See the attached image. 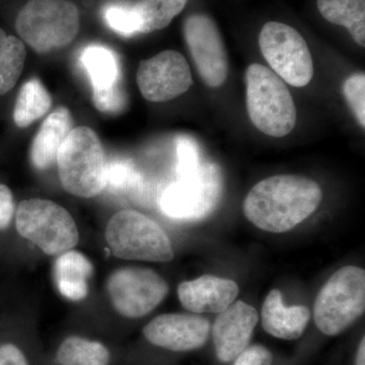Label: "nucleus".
<instances>
[{
  "label": "nucleus",
  "instance_id": "18",
  "mask_svg": "<svg viewBox=\"0 0 365 365\" xmlns=\"http://www.w3.org/2000/svg\"><path fill=\"white\" fill-rule=\"evenodd\" d=\"M93 271L85 255L71 250L60 254L54 265V279L60 294L74 302L86 299Z\"/></svg>",
  "mask_w": 365,
  "mask_h": 365
},
{
  "label": "nucleus",
  "instance_id": "28",
  "mask_svg": "<svg viewBox=\"0 0 365 365\" xmlns=\"http://www.w3.org/2000/svg\"><path fill=\"white\" fill-rule=\"evenodd\" d=\"M177 172L181 179L194 176L200 169L198 148L192 139L179 137L177 139Z\"/></svg>",
  "mask_w": 365,
  "mask_h": 365
},
{
  "label": "nucleus",
  "instance_id": "7",
  "mask_svg": "<svg viewBox=\"0 0 365 365\" xmlns=\"http://www.w3.org/2000/svg\"><path fill=\"white\" fill-rule=\"evenodd\" d=\"M19 234L49 256L71 251L78 245L76 223L66 208L45 199L21 201L16 215Z\"/></svg>",
  "mask_w": 365,
  "mask_h": 365
},
{
  "label": "nucleus",
  "instance_id": "16",
  "mask_svg": "<svg viewBox=\"0 0 365 365\" xmlns=\"http://www.w3.org/2000/svg\"><path fill=\"white\" fill-rule=\"evenodd\" d=\"M311 319V311L304 306L287 307L278 289L269 292L262 309V325L274 337L283 340L299 339Z\"/></svg>",
  "mask_w": 365,
  "mask_h": 365
},
{
  "label": "nucleus",
  "instance_id": "3",
  "mask_svg": "<svg viewBox=\"0 0 365 365\" xmlns=\"http://www.w3.org/2000/svg\"><path fill=\"white\" fill-rule=\"evenodd\" d=\"M247 110L257 129L271 137L287 136L297 124V108L284 81L262 64L246 72Z\"/></svg>",
  "mask_w": 365,
  "mask_h": 365
},
{
  "label": "nucleus",
  "instance_id": "5",
  "mask_svg": "<svg viewBox=\"0 0 365 365\" xmlns=\"http://www.w3.org/2000/svg\"><path fill=\"white\" fill-rule=\"evenodd\" d=\"M364 311V269L346 266L334 273L319 290L314 302V323L327 336L339 335Z\"/></svg>",
  "mask_w": 365,
  "mask_h": 365
},
{
  "label": "nucleus",
  "instance_id": "4",
  "mask_svg": "<svg viewBox=\"0 0 365 365\" xmlns=\"http://www.w3.org/2000/svg\"><path fill=\"white\" fill-rule=\"evenodd\" d=\"M81 14L69 0H29L16 20V30L36 52L62 49L78 36Z\"/></svg>",
  "mask_w": 365,
  "mask_h": 365
},
{
  "label": "nucleus",
  "instance_id": "2",
  "mask_svg": "<svg viewBox=\"0 0 365 365\" xmlns=\"http://www.w3.org/2000/svg\"><path fill=\"white\" fill-rule=\"evenodd\" d=\"M60 182L67 192L81 198H93L106 188L104 148L90 127L72 128L57 153Z\"/></svg>",
  "mask_w": 365,
  "mask_h": 365
},
{
  "label": "nucleus",
  "instance_id": "10",
  "mask_svg": "<svg viewBox=\"0 0 365 365\" xmlns=\"http://www.w3.org/2000/svg\"><path fill=\"white\" fill-rule=\"evenodd\" d=\"M108 294L114 309L129 319L151 313L169 294V285L151 269L125 267L110 275Z\"/></svg>",
  "mask_w": 365,
  "mask_h": 365
},
{
  "label": "nucleus",
  "instance_id": "12",
  "mask_svg": "<svg viewBox=\"0 0 365 365\" xmlns=\"http://www.w3.org/2000/svg\"><path fill=\"white\" fill-rule=\"evenodd\" d=\"M136 81L143 97L153 103L180 97L193 83L188 61L175 50H165L141 61Z\"/></svg>",
  "mask_w": 365,
  "mask_h": 365
},
{
  "label": "nucleus",
  "instance_id": "26",
  "mask_svg": "<svg viewBox=\"0 0 365 365\" xmlns=\"http://www.w3.org/2000/svg\"><path fill=\"white\" fill-rule=\"evenodd\" d=\"M139 176L130 163L115 160L107 163L106 172V188L109 187L114 191H128L136 186Z\"/></svg>",
  "mask_w": 365,
  "mask_h": 365
},
{
  "label": "nucleus",
  "instance_id": "24",
  "mask_svg": "<svg viewBox=\"0 0 365 365\" xmlns=\"http://www.w3.org/2000/svg\"><path fill=\"white\" fill-rule=\"evenodd\" d=\"M188 0H140L134 6L139 33L163 30L182 13Z\"/></svg>",
  "mask_w": 365,
  "mask_h": 365
},
{
  "label": "nucleus",
  "instance_id": "27",
  "mask_svg": "<svg viewBox=\"0 0 365 365\" xmlns=\"http://www.w3.org/2000/svg\"><path fill=\"white\" fill-rule=\"evenodd\" d=\"M346 102L362 128L365 127V74H352L343 85Z\"/></svg>",
  "mask_w": 365,
  "mask_h": 365
},
{
  "label": "nucleus",
  "instance_id": "23",
  "mask_svg": "<svg viewBox=\"0 0 365 365\" xmlns=\"http://www.w3.org/2000/svg\"><path fill=\"white\" fill-rule=\"evenodd\" d=\"M26 47L23 41L7 35L0 29V95L13 90L25 66Z\"/></svg>",
  "mask_w": 365,
  "mask_h": 365
},
{
  "label": "nucleus",
  "instance_id": "9",
  "mask_svg": "<svg viewBox=\"0 0 365 365\" xmlns=\"http://www.w3.org/2000/svg\"><path fill=\"white\" fill-rule=\"evenodd\" d=\"M222 193V178L215 165H203L194 176L170 185L160 197L163 215L178 220H199L215 210Z\"/></svg>",
  "mask_w": 365,
  "mask_h": 365
},
{
  "label": "nucleus",
  "instance_id": "20",
  "mask_svg": "<svg viewBox=\"0 0 365 365\" xmlns=\"http://www.w3.org/2000/svg\"><path fill=\"white\" fill-rule=\"evenodd\" d=\"M317 6L326 21L344 26L355 43L365 47V0H318Z\"/></svg>",
  "mask_w": 365,
  "mask_h": 365
},
{
  "label": "nucleus",
  "instance_id": "33",
  "mask_svg": "<svg viewBox=\"0 0 365 365\" xmlns=\"http://www.w3.org/2000/svg\"><path fill=\"white\" fill-rule=\"evenodd\" d=\"M365 339L362 338L360 342L359 351H357L356 365H365Z\"/></svg>",
  "mask_w": 365,
  "mask_h": 365
},
{
  "label": "nucleus",
  "instance_id": "11",
  "mask_svg": "<svg viewBox=\"0 0 365 365\" xmlns=\"http://www.w3.org/2000/svg\"><path fill=\"white\" fill-rule=\"evenodd\" d=\"M184 37L199 76L209 88L222 86L228 76V58L222 34L212 18L193 14L184 21Z\"/></svg>",
  "mask_w": 365,
  "mask_h": 365
},
{
  "label": "nucleus",
  "instance_id": "19",
  "mask_svg": "<svg viewBox=\"0 0 365 365\" xmlns=\"http://www.w3.org/2000/svg\"><path fill=\"white\" fill-rule=\"evenodd\" d=\"M83 68L90 78L93 91H103L119 88V59L116 53L102 45H90L81 56Z\"/></svg>",
  "mask_w": 365,
  "mask_h": 365
},
{
  "label": "nucleus",
  "instance_id": "15",
  "mask_svg": "<svg viewBox=\"0 0 365 365\" xmlns=\"http://www.w3.org/2000/svg\"><path fill=\"white\" fill-rule=\"evenodd\" d=\"M235 281L204 275L179 285L178 295L182 306L194 314H220L227 309L239 294Z\"/></svg>",
  "mask_w": 365,
  "mask_h": 365
},
{
  "label": "nucleus",
  "instance_id": "25",
  "mask_svg": "<svg viewBox=\"0 0 365 365\" xmlns=\"http://www.w3.org/2000/svg\"><path fill=\"white\" fill-rule=\"evenodd\" d=\"M104 16L107 25L114 32L123 36V37H131V36L139 33L138 18H137L133 6H111L107 7Z\"/></svg>",
  "mask_w": 365,
  "mask_h": 365
},
{
  "label": "nucleus",
  "instance_id": "29",
  "mask_svg": "<svg viewBox=\"0 0 365 365\" xmlns=\"http://www.w3.org/2000/svg\"><path fill=\"white\" fill-rule=\"evenodd\" d=\"M93 102L98 111L116 114L123 110L125 96L120 86L109 91H93Z\"/></svg>",
  "mask_w": 365,
  "mask_h": 365
},
{
  "label": "nucleus",
  "instance_id": "17",
  "mask_svg": "<svg viewBox=\"0 0 365 365\" xmlns=\"http://www.w3.org/2000/svg\"><path fill=\"white\" fill-rule=\"evenodd\" d=\"M71 111L59 107L49 115L34 138L31 146V162L38 170H46L55 163L57 153L72 129Z\"/></svg>",
  "mask_w": 365,
  "mask_h": 365
},
{
  "label": "nucleus",
  "instance_id": "14",
  "mask_svg": "<svg viewBox=\"0 0 365 365\" xmlns=\"http://www.w3.org/2000/svg\"><path fill=\"white\" fill-rule=\"evenodd\" d=\"M259 321L255 307L242 300L220 313L213 325V342L220 361H232L247 347Z\"/></svg>",
  "mask_w": 365,
  "mask_h": 365
},
{
  "label": "nucleus",
  "instance_id": "21",
  "mask_svg": "<svg viewBox=\"0 0 365 365\" xmlns=\"http://www.w3.org/2000/svg\"><path fill=\"white\" fill-rule=\"evenodd\" d=\"M52 106L49 91L38 78H32L21 86L14 110V121L20 128H26L44 116Z\"/></svg>",
  "mask_w": 365,
  "mask_h": 365
},
{
  "label": "nucleus",
  "instance_id": "30",
  "mask_svg": "<svg viewBox=\"0 0 365 365\" xmlns=\"http://www.w3.org/2000/svg\"><path fill=\"white\" fill-rule=\"evenodd\" d=\"M235 360L234 365H272L273 356L264 346L253 345L247 347Z\"/></svg>",
  "mask_w": 365,
  "mask_h": 365
},
{
  "label": "nucleus",
  "instance_id": "31",
  "mask_svg": "<svg viewBox=\"0 0 365 365\" xmlns=\"http://www.w3.org/2000/svg\"><path fill=\"white\" fill-rule=\"evenodd\" d=\"M14 215V200L11 189L0 184V232L11 225Z\"/></svg>",
  "mask_w": 365,
  "mask_h": 365
},
{
  "label": "nucleus",
  "instance_id": "22",
  "mask_svg": "<svg viewBox=\"0 0 365 365\" xmlns=\"http://www.w3.org/2000/svg\"><path fill=\"white\" fill-rule=\"evenodd\" d=\"M56 359L60 365H109L110 352L98 341L71 336L59 346Z\"/></svg>",
  "mask_w": 365,
  "mask_h": 365
},
{
  "label": "nucleus",
  "instance_id": "6",
  "mask_svg": "<svg viewBox=\"0 0 365 365\" xmlns=\"http://www.w3.org/2000/svg\"><path fill=\"white\" fill-rule=\"evenodd\" d=\"M106 240L112 253L125 260L169 262L174 259L172 242L155 220L134 210L113 215Z\"/></svg>",
  "mask_w": 365,
  "mask_h": 365
},
{
  "label": "nucleus",
  "instance_id": "32",
  "mask_svg": "<svg viewBox=\"0 0 365 365\" xmlns=\"http://www.w3.org/2000/svg\"><path fill=\"white\" fill-rule=\"evenodd\" d=\"M0 365H30L18 346L6 343L0 346Z\"/></svg>",
  "mask_w": 365,
  "mask_h": 365
},
{
  "label": "nucleus",
  "instance_id": "13",
  "mask_svg": "<svg viewBox=\"0 0 365 365\" xmlns=\"http://www.w3.org/2000/svg\"><path fill=\"white\" fill-rule=\"evenodd\" d=\"M210 333L207 319L197 314H167L158 316L143 329L151 344L175 352H187L205 345Z\"/></svg>",
  "mask_w": 365,
  "mask_h": 365
},
{
  "label": "nucleus",
  "instance_id": "8",
  "mask_svg": "<svg viewBox=\"0 0 365 365\" xmlns=\"http://www.w3.org/2000/svg\"><path fill=\"white\" fill-rule=\"evenodd\" d=\"M259 46L272 71L288 85L302 88L311 83L313 57L306 40L294 28L269 21L262 29Z\"/></svg>",
  "mask_w": 365,
  "mask_h": 365
},
{
  "label": "nucleus",
  "instance_id": "1",
  "mask_svg": "<svg viewBox=\"0 0 365 365\" xmlns=\"http://www.w3.org/2000/svg\"><path fill=\"white\" fill-rule=\"evenodd\" d=\"M323 199L318 182L297 175H279L262 180L244 202L248 220L260 230L281 234L313 215Z\"/></svg>",
  "mask_w": 365,
  "mask_h": 365
}]
</instances>
